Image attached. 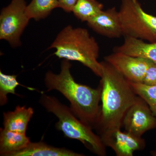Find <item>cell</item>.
Returning a JSON list of instances; mask_svg holds the SVG:
<instances>
[{"mask_svg": "<svg viewBox=\"0 0 156 156\" xmlns=\"http://www.w3.org/2000/svg\"><path fill=\"white\" fill-rule=\"evenodd\" d=\"M65 148L56 147L44 142H30L27 147L21 150L9 154L7 156H84Z\"/></svg>", "mask_w": 156, "mask_h": 156, "instance_id": "cell-12", "label": "cell"}, {"mask_svg": "<svg viewBox=\"0 0 156 156\" xmlns=\"http://www.w3.org/2000/svg\"><path fill=\"white\" fill-rule=\"evenodd\" d=\"M39 102L47 111L58 118L56 128L66 137L79 140L96 155H106V147L101 136L93 132L92 126L80 120L70 107L62 103L54 96L44 93L40 97Z\"/></svg>", "mask_w": 156, "mask_h": 156, "instance_id": "cell-4", "label": "cell"}, {"mask_svg": "<svg viewBox=\"0 0 156 156\" xmlns=\"http://www.w3.org/2000/svg\"><path fill=\"white\" fill-rule=\"evenodd\" d=\"M142 83L147 86H156V63L153 61L148 69Z\"/></svg>", "mask_w": 156, "mask_h": 156, "instance_id": "cell-19", "label": "cell"}, {"mask_svg": "<svg viewBox=\"0 0 156 156\" xmlns=\"http://www.w3.org/2000/svg\"><path fill=\"white\" fill-rule=\"evenodd\" d=\"M17 76L7 75L0 71V105L4 106L8 102L9 94L17 95L15 89L20 84L17 80Z\"/></svg>", "mask_w": 156, "mask_h": 156, "instance_id": "cell-17", "label": "cell"}, {"mask_svg": "<svg viewBox=\"0 0 156 156\" xmlns=\"http://www.w3.org/2000/svg\"><path fill=\"white\" fill-rule=\"evenodd\" d=\"M34 110L31 107H16L14 111L4 112V129L26 134L30 121L33 116Z\"/></svg>", "mask_w": 156, "mask_h": 156, "instance_id": "cell-13", "label": "cell"}, {"mask_svg": "<svg viewBox=\"0 0 156 156\" xmlns=\"http://www.w3.org/2000/svg\"><path fill=\"white\" fill-rule=\"evenodd\" d=\"M103 4L96 0H78L72 12L82 22H87L103 11Z\"/></svg>", "mask_w": 156, "mask_h": 156, "instance_id": "cell-16", "label": "cell"}, {"mask_svg": "<svg viewBox=\"0 0 156 156\" xmlns=\"http://www.w3.org/2000/svg\"><path fill=\"white\" fill-rule=\"evenodd\" d=\"M31 142L24 133H19L1 128L0 156H7L9 154L23 149Z\"/></svg>", "mask_w": 156, "mask_h": 156, "instance_id": "cell-14", "label": "cell"}, {"mask_svg": "<svg viewBox=\"0 0 156 156\" xmlns=\"http://www.w3.org/2000/svg\"><path fill=\"white\" fill-rule=\"evenodd\" d=\"M71 67L69 60L63 59L59 73L48 71L44 79L47 92L55 90L61 93L69 101L74 114L93 128L100 107L101 87L94 89L78 83L71 73Z\"/></svg>", "mask_w": 156, "mask_h": 156, "instance_id": "cell-2", "label": "cell"}, {"mask_svg": "<svg viewBox=\"0 0 156 156\" xmlns=\"http://www.w3.org/2000/svg\"><path fill=\"white\" fill-rule=\"evenodd\" d=\"M106 147L111 148L117 156H133L136 151L143 150L146 143L138 137L121 129L105 131L99 135Z\"/></svg>", "mask_w": 156, "mask_h": 156, "instance_id": "cell-9", "label": "cell"}, {"mask_svg": "<svg viewBox=\"0 0 156 156\" xmlns=\"http://www.w3.org/2000/svg\"><path fill=\"white\" fill-rule=\"evenodd\" d=\"M87 23L92 30L103 36L118 38L123 36L119 11L115 7L103 10Z\"/></svg>", "mask_w": 156, "mask_h": 156, "instance_id": "cell-10", "label": "cell"}, {"mask_svg": "<svg viewBox=\"0 0 156 156\" xmlns=\"http://www.w3.org/2000/svg\"><path fill=\"white\" fill-rule=\"evenodd\" d=\"M55 49L59 58L79 62L95 75L102 74L101 62L98 61L99 46L87 29L67 25L59 33L48 49Z\"/></svg>", "mask_w": 156, "mask_h": 156, "instance_id": "cell-3", "label": "cell"}, {"mask_svg": "<svg viewBox=\"0 0 156 156\" xmlns=\"http://www.w3.org/2000/svg\"><path fill=\"white\" fill-rule=\"evenodd\" d=\"M56 8H59L58 0H32L27 5L26 13L30 19H44Z\"/></svg>", "mask_w": 156, "mask_h": 156, "instance_id": "cell-15", "label": "cell"}, {"mask_svg": "<svg viewBox=\"0 0 156 156\" xmlns=\"http://www.w3.org/2000/svg\"><path fill=\"white\" fill-rule=\"evenodd\" d=\"M104 59L129 82L134 83H143L153 62L147 58L115 52L105 56Z\"/></svg>", "mask_w": 156, "mask_h": 156, "instance_id": "cell-7", "label": "cell"}, {"mask_svg": "<svg viewBox=\"0 0 156 156\" xmlns=\"http://www.w3.org/2000/svg\"><path fill=\"white\" fill-rule=\"evenodd\" d=\"M122 127L125 131L138 136L156 128V119L146 102L138 96L124 117Z\"/></svg>", "mask_w": 156, "mask_h": 156, "instance_id": "cell-8", "label": "cell"}, {"mask_svg": "<svg viewBox=\"0 0 156 156\" xmlns=\"http://www.w3.org/2000/svg\"><path fill=\"white\" fill-rule=\"evenodd\" d=\"M25 0H12L0 14V39L9 42L12 48L21 44L20 37L30 19L26 13Z\"/></svg>", "mask_w": 156, "mask_h": 156, "instance_id": "cell-6", "label": "cell"}, {"mask_svg": "<svg viewBox=\"0 0 156 156\" xmlns=\"http://www.w3.org/2000/svg\"><path fill=\"white\" fill-rule=\"evenodd\" d=\"M119 13L124 37L156 42V17L146 13L138 0H122Z\"/></svg>", "mask_w": 156, "mask_h": 156, "instance_id": "cell-5", "label": "cell"}, {"mask_svg": "<svg viewBox=\"0 0 156 156\" xmlns=\"http://www.w3.org/2000/svg\"><path fill=\"white\" fill-rule=\"evenodd\" d=\"M113 52L147 58L156 63V42L146 43L140 39L125 37L123 44L115 47Z\"/></svg>", "mask_w": 156, "mask_h": 156, "instance_id": "cell-11", "label": "cell"}, {"mask_svg": "<svg viewBox=\"0 0 156 156\" xmlns=\"http://www.w3.org/2000/svg\"><path fill=\"white\" fill-rule=\"evenodd\" d=\"M77 1L78 0H58L59 8L68 13L72 12Z\"/></svg>", "mask_w": 156, "mask_h": 156, "instance_id": "cell-20", "label": "cell"}, {"mask_svg": "<svg viewBox=\"0 0 156 156\" xmlns=\"http://www.w3.org/2000/svg\"><path fill=\"white\" fill-rule=\"evenodd\" d=\"M130 83L136 95L147 104L156 119V85L151 86L142 83Z\"/></svg>", "mask_w": 156, "mask_h": 156, "instance_id": "cell-18", "label": "cell"}, {"mask_svg": "<svg viewBox=\"0 0 156 156\" xmlns=\"http://www.w3.org/2000/svg\"><path fill=\"white\" fill-rule=\"evenodd\" d=\"M101 63V104L93 126L99 135L121 129L126 112L138 97L131 83L111 65L105 60Z\"/></svg>", "mask_w": 156, "mask_h": 156, "instance_id": "cell-1", "label": "cell"}]
</instances>
